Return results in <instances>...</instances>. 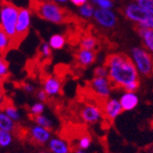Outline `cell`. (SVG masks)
Here are the masks:
<instances>
[{
  "mask_svg": "<svg viewBox=\"0 0 153 153\" xmlns=\"http://www.w3.org/2000/svg\"><path fill=\"white\" fill-rule=\"evenodd\" d=\"M105 66L107 78L114 88H124L130 82L139 80V73L130 56L124 53H113L107 56Z\"/></svg>",
  "mask_w": 153,
  "mask_h": 153,
  "instance_id": "1",
  "label": "cell"
},
{
  "mask_svg": "<svg viewBox=\"0 0 153 153\" xmlns=\"http://www.w3.org/2000/svg\"><path fill=\"white\" fill-rule=\"evenodd\" d=\"M29 9L41 19L53 24H64L69 19L67 10L50 0H31Z\"/></svg>",
  "mask_w": 153,
  "mask_h": 153,
  "instance_id": "2",
  "label": "cell"
},
{
  "mask_svg": "<svg viewBox=\"0 0 153 153\" xmlns=\"http://www.w3.org/2000/svg\"><path fill=\"white\" fill-rule=\"evenodd\" d=\"M20 7L8 0L0 1V27L11 38V43L16 36V24Z\"/></svg>",
  "mask_w": 153,
  "mask_h": 153,
  "instance_id": "3",
  "label": "cell"
},
{
  "mask_svg": "<svg viewBox=\"0 0 153 153\" xmlns=\"http://www.w3.org/2000/svg\"><path fill=\"white\" fill-rule=\"evenodd\" d=\"M130 59L135 65L139 75L143 76L153 75V55L145 48L133 47L130 49Z\"/></svg>",
  "mask_w": 153,
  "mask_h": 153,
  "instance_id": "4",
  "label": "cell"
},
{
  "mask_svg": "<svg viewBox=\"0 0 153 153\" xmlns=\"http://www.w3.org/2000/svg\"><path fill=\"white\" fill-rule=\"evenodd\" d=\"M31 10L29 8H20L16 24V36L12 42V48H16L29 34L31 23Z\"/></svg>",
  "mask_w": 153,
  "mask_h": 153,
  "instance_id": "5",
  "label": "cell"
},
{
  "mask_svg": "<svg viewBox=\"0 0 153 153\" xmlns=\"http://www.w3.org/2000/svg\"><path fill=\"white\" fill-rule=\"evenodd\" d=\"M89 88L92 92L102 100H106L110 97L112 89L114 88L107 76H93V78L89 81Z\"/></svg>",
  "mask_w": 153,
  "mask_h": 153,
  "instance_id": "6",
  "label": "cell"
},
{
  "mask_svg": "<svg viewBox=\"0 0 153 153\" xmlns=\"http://www.w3.org/2000/svg\"><path fill=\"white\" fill-rule=\"evenodd\" d=\"M79 116L84 123L93 125L102 121L104 119V113L101 106L88 102L81 107Z\"/></svg>",
  "mask_w": 153,
  "mask_h": 153,
  "instance_id": "7",
  "label": "cell"
},
{
  "mask_svg": "<svg viewBox=\"0 0 153 153\" xmlns=\"http://www.w3.org/2000/svg\"><path fill=\"white\" fill-rule=\"evenodd\" d=\"M124 15L129 21L135 23L137 26H142L146 23L150 14L146 12L136 2L128 3L124 8Z\"/></svg>",
  "mask_w": 153,
  "mask_h": 153,
  "instance_id": "8",
  "label": "cell"
},
{
  "mask_svg": "<svg viewBox=\"0 0 153 153\" xmlns=\"http://www.w3.org/2000/svg\"><path fill=\"white\" fill-rule=\"evenodd\" d=\"M93 18L97 25L106 29L115 27L118 23L117 15L112 9H103L98 7L94 10Z\"/></svg>",
  "mask_w": 153,
  "mask_h": 153,
  "instance_id": "9",
  "label": "cell"
},
{
  "mask_svg": "<svg viewBox=\"0 0 153 153\" xmlns=\"http://www.w3.org/2000/svg\"><path fill=\"white\" fill-rule=\"evenodd\" d=\"M29 135L33 142L39 145L47 144L52 137L50 129L41 127L38 124H35L30 127V128L29 129Z\"/></svg>",
  "mask_w": 153,
  "mask_h": 153,
  "instance_id": "10",
  "label": "cell"
},
{
  "mask_svg": "<svg viewBox=\"0 0 153 153\" xmlns=\"http://www.w3.org/2000/svg\"><path fill=\"white\" fill-rule=\"evenodd\" d=\"M101 107L104 113V117L110 121L115 120L123 112V108L120 105L119 100L114 98H108L104 100V103Z\"/></svg>",
  "mask_w": 153,
  "mask_h": 153,
  "instance_id": "11",
  "label": "cell"
},
{
  "mask_svg": "<svg viewBox=\"0 0 153 153\" xmlns=\"http://www.w3.org/2000/svg\"><path fill=\"white\" fill-rule=\"evenodd\" d=\"M42 89L46 92L49 98L57 97L62 93V81L57 76L51 75L46 76L42 81Z\"/></svg>",
  "mask_w": 153,
  "mask_h": 153,
  "instance_id": "12",
  "label": "cell"
},
{
  "mask_svg": "<svg viewBox=\"0 0 153 153\" xmlns=\"http://www.w3.org/2000/svg\"><path fill=\"white\" fill-rule=\"evenodd\" d=\"M96 59V54L93 50L81 48L75 54V60L79 67L87 68L94 63Z\"/></svg>",
  "mask_w": 153,
  "mask_h": 153,
  "instance_id": "13",
  "label": "cell"
},
{
  "mask_svg": "<svg viewBox=\"0 0 153 153\" xmlns=\"http://www.w3.org/2000/svg\"><path fill=\"white\" fill-rule=\"evenodd\" d=\"M50 153H71L72 149L67 140L61 137H51L47 143Z\"/></svg>",
  "mask_w": 153,
  "mask_h": 153,
  "instance_id": "14",
  "label": "cell"
},
{
  "mask_svg": "<svg viewBox=\"0 0 153 153\" xmlns=\"http://www.w3.org/2000/svg\"><path fill=\"white\" fill-rule=\"evenodd\" d=\"M119 102L123 108V111H130L137 108L139 103V100L136 92L125 91L121 95Z\"/></svg>",
  "mask_w": 153,
  "mask_h": 153,
  "instance_id": "15",
  "label": "cell"
},
{
  "mask_svg": "<svg viewBox=\"0 0 153 153\" xmlns=\"http://www.w3.org/2000/svg\"><path fill=\"white\" fill-rule=\"evenodd\" d=\"M136 29L143 42L144 48L153 55V30L139 26H137Z\"/></svg>",
  "mask_w": 153,
  "mask_h": 153,
  "instance_id": "16",
  "label": "cell"
},
{
  "mask_svg": "<svg viewBox=\"0 0 153 153\" xmlns=\"http://www.w3.org/2000/svg\"><path fill=\"white\" fill-rule=\"evenodd\" d=\"M17 122L11 120L1 109L0 110V129L13 133L17 129Z\"/></svg>",
  "mask_w": 153,
  "mask_h": 153,
  "instance_id": "17",
  "label": "cell"
},
{
  "mask_svg": "<svg viewBox=\"0 0 153 153\" xmlns=\"http://www.w3.org/2000/svg\"><path fill=\"white\" fill-rule=\"evenodd\" d=\"M0 109H2L8 116L13 120L15 122H17V121H20L21 120V114L20 112V110H18L17 108H16L13 104L11 103H7L6 102V100L1 107V108Z\"/></svg>",
  "mask_w": 153,
  "mask_h": 153,
  "instance_id": "18",
  "label": "cell"
},
{
  "mask_svg": "<svg viewBox=\"0 0 153 153\" xmlns=\"http://www.w3.org/2000/svg\"><path fill=\"white\" fill-rule=\"evenodd\" d=\"M10 48H12L11 38L0 27V55L4 56Z\"/></svg>",
  "mask_w": 153,
  "mask_h": 153,
  "instance_id": "19",
  "label": "cell"
},
{
  "mask_svg": "<svg viewBox=\"0 0 153 153\" xmlns=\"http://www.w3.org/2000/svg\"><path fill=\"white\" fill-rule=\"evenodd\" d=\"M98 41L96 37L91 35H86L84 36L81 41H80V48H84V49H89V50H94V48L97 47Z\"/></svg>",
  "mask_w": 153,
  "mask_h": 153,
  "instance_id": "20",
  "label": "cell"
},
{
  "mask_svg": "<svg viewBox=\"0 0 153 153\" xmlns=\"http://www.w3.org/2000/svg\"><path fill=\"white\" fill-rule=\"evenodd\" d=\"M66 43L65 36L61 34H55L50 37L49 45L53 49H62Z\"/></svg>",
  "mask_w": 153,
  "mask_h": 153,
  "instance_id": "21",
  "label": "cell"
},
{
  "mask_svg": "<svg viewBox=\"0 0 153 153\" xmlns=\"http://www.w3.org/2000/svg\"><path fill=\"white\" fill-rule=\"evenodd\" d=\"M14 140L13 134L11 132L0 129V148L7 149L8 148Z\"/></svg>",
  "mask_w": 153,
  "mask_h": 153,
  "instance_id": "22",
  "label": "cell"
},
{
  "mask_svg": "<svg viewBox=\"0 0 153 153\" xmlns=\"http://www.w3.org/2000/svg\"><path fill=\"white\" fill-rule=\"evenodd\" d=\"M34 121H35V124H38L41 127L49 128L50 130L54 127V123H53L52 120H50L48 116H46L44 114H41V115H38V116L34 117Z\"/></svg>",
  "mask_w": 153,
  "mask_h": 153,
  "instance_id": "23",
  "label": "cell"
},
{
  "mask_svg": "<svg viewBox=\"0 0 153 153\" xmlns=\"http://www.w3.org/2000/svg\"><path fill=\"white\" fill-rule=\"evenodd\" d=\"M9 75V69H8V63L5 59V57L2 56H0V85L8 79Z\"/></svg>",
  "mask_w": 153,
  "mask_h": 153,
  "instance_id": "24",
  "label": "cell"
},
{
  "mask_svg": "<svg viewBox=\"0 0 153 153\" xmlns=\"http://www.w3.org/2000/svg\"><path fill=\"white\" fill-rule=\"evenodd\" d=\"M95 8L92 4L86 3L81 7H79V14L84 18H92L93 16Z\"/></svg>",
  "mask_w": 153,
  "mask_h": 153,
  "instance_id": "25",
  "label": "cell"
},
{
  "mask_svg": "<svg viewBox=\"0 0 153 153\" xmlns=\"http://www.w3.org/2000/svg\"><path fill=\"white\" fill-rule=\"evenodd\" d=\"M44 110H45V105H44L43 102H41V101L34 103L29 108V113H30V115L33 118L38 116V115L43 114Z\"/></svg>",
  "mask_w": 153,
  "mask_h": 153,
  "instance_id": "26",
  "label": "cell"
},
{
  "mask_svg": "<svg viewBox=\"0 0 153 153\" xmlns=\"http://www.w3.org/2000/svg\"><path fill=\"white\" fill-rule=\"evenodd\" d=\"M91 144H92V139L89 135H82L79 139H78V141H77V148L79 149H88L90 147H91Z\"/></svg>",
  "mask_w": 153,
  "mask_h": 153,
  "instance_id": "27",
  "label": "cell"
},
{
  "mask_svg": "<svg viewBox=\"0 0 153 153\" xmlns=\"http://www.w3.org/2000/svg\"><path fill=\"white\" fill-rule=\"evenodd\" d=\"M135 2L146 12L153 16V0H135Z\"/></svg>",
  "mask_w": 153,
  "mask_h": 153,
  "instance_id": "28",
  "label": "cell"
},
{
  "mask_svg": "<svg viewBox=\"0 0 153 153\" xmlns=\"http://www.w3.org/2000/svg\"><path fill=\"white\" fill-rule=\"evenodd\" d=\"M41 54L45 59H49L51 56V48L49 45V43L44 42L41 46Z\"/></svg>",
  "mask_w": 153,
  "mask_h": 153,
  "instance_id": "29",
  "label": "cell"
},
{
  "mask_svg": "<svg viewBox=\"0 0 153 153\" xmlns=\"http://www.w3.org/2000/svg\"><path fill=\"white\" fill-rule=\"evenodd\" d=\"M95 4L97 5L99 8L103 9H112L114 7L113 0H97Z\"/></svg>",
  "mask_w": 153,
  "mask_h": 153,
  "instance_id": "30",
  "label": "cell"
},
{
  "mask_svg": "<svg viewBox=\"0 0 153 153\" xmlns=\"http://www.w3.org/2000/svg\"><path fill=\"white\" fill-rule=\"evenodd\" d=\"M108 75V71H107V68L104 65V66H98L93 69V76H107Z\"/></svg>",
  "mask_w": 153,
  "mask_h": 153,
  "instance_id": "31",
  "label": "cell"
},
{
  "mask_svg": "<svg viewBox=\"0 0 153 153\" xmlns=\"http://www.w3.org/2000/svg\"><path fill=\"white\" fill-rule=\"evenodd\" d=\"M139 88V80H136L130 82L129 84H127L123 89L125 91H129V92H136Z\"/></svg>",
  "mask_w": 153,
  "mask_h": 153,
  "instance_id": "32",
  "label": "cell"
},
{
  "mask_svg": "<svg viewBox=\"0 0 153 153\" xmlns=\"http://www.w3.org/2000/svg\"><path fill=\"white\" fill-rule=\"evenodd\" d=\"M36 97H37V99L39 100V101H41V102H46L47 100H48V95L46 94V92L43 90V89H39L37 91V93H36Z\"/></svg>",
  "mask_w": 153,
  "mask_h": 153,
  "instance_id": "33",
  "label": "cell"
},
{
  "mask_svg": "<svg viewBox=\"0 0 153 153\" xmlns=\"http://www.w3.org/2000/svg\"><path fill=\"white\" fill-rule=\"evenodd\" d=\"M22 88H23L24 91H26L27 93H29V94L34 93L35 90H36L35 87L32 84H30V83H24L22 85Z\"/></svg>",
  "mask_w": 153,
  "mask_h": 153,
  "instance_id": "34",
  "label": "cell"
},
{
  "mask_svg": "<svg viewBox=\"0 0 153 153\" xmlns=\"http://www.w3.org/2000/svg\"><path fill=\"white\" fill-rule=\"evenodd\" d=\"M139 27H147V28H150L153 30V16L150 15L149 17L148 18V20L146 21L145 24H143L142 26H139Z\"/></svg>",
  "mask_w": 153,
  "mask_h": 153,
  "instance_id": "35",
  "label": "cell"
},
{
  "mask_svg": "<svg viewBox=\"0 0 153 153\" xmlns=\"http://www.w3.org/2000/svg\"><path fill=\"white\" fill-rule=\"evenodd\" d=\"M70 1L76 7H81L87 3V0H70Z\"/></svg>",
  "mask_w": 153,
  "mask_h": 153,
  "instance_id": "36",
  "label": "cell"
},
{
  "mask_svg": "<svg viewBox=\"0 0 153 153\" xmlns=\"http://www.w3.org/2000/svg\"><path fill=\"white\" fill-rule=\"evenodd\" d=\"M5 101V97H4V90L2 88V85H0V108H1L3 103Z\"/></svg>",
  "mask_w": 153,
  "mask_h": 153,
  "instance_id": "37",
  "label": "cell"
},
{
  "mask_svg": "<svg viewBox=\"0 0 153 153\" xmlns=\"http://www.w3.org/2000/svg\"><path fill=\"white\" fill-rule=\"evenodd\" d=\"M72 153H86V151L84 149H79L77 148L76 149H74V151Z\"/></svg>",
  "mask_w": 153,
  "mask_h": 153,
  "instance_id": "38",
  "label": "cell"
},
{
  "mask_svg": "<svg viewBox=\"0 0 153 153\" xmlns=\"http://www.w3.org/2000/svg\"><path fill=\"white\" fill-rule=\"evenodd\" d=\"M54 1H56V2H61V3H64V2L67 1V0H54Z\"/></svg>",
  "mask_w": 153,
  "mask_h": 153,
  "instance_id": "39",
  "label": "cell"
},
{
  "mask_svg": "<svg viewBox=\"0 0 153 153\" xmlns=\"http://www.w3.org/2000/svg\"><path fill=\"white\" fill-rule=\"evenodd\" d=\"M39 153H50V152H48V151H44V150H43V151H40Z\"/></svg>",
  "mask_w": 153,
  "mask_h": 153,
  "instance_id": "40",
  "label": "cell"
},
{
  "mask_svg": "<svg viewBox=\"0 0 153 153\" xmlns=\"http://www.w3.org/2000/svg\"><path fill=\"white\" fill-rule=\"evenodd\" d=\"M91 1H92L93 3H94V4H95V3H96V1H97V0H91Z\"/></svg>",
  "mask_w": 153,
  "mask_h": 153,
  "instance_id": "41",
  "label": "cell"
},
{
  "mask_svg": "<svg viewBox=\"0 0 153 153\" xmlns=\"http://www.w3.org/2000/svg\"><path fill=\"white\" fill-rule=\"evenodd\" d=\"M152 151H153V149H152Z\"/></svg>",
  "mask_w": 153,
  "mask_h": 153,
  "instance_id": "42",
  "label": "cell"
}]
</instances>
